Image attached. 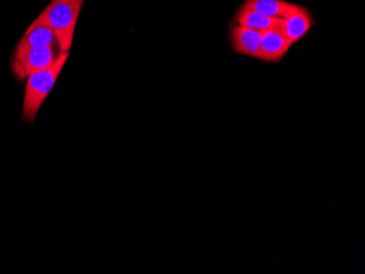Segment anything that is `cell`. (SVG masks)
<instances>
[{"mask_svg": "<svg viewBox=\"0 0 365 274\" xmlns=\"http://www.w3.org/2000/svg\"><path fill=\"white\" fill-rule=\"evenodd\" d=\"M86 0H52L32 24L48 26L54 31L59 51L69 52L76 24Z\"/></svg>", "mask_w": 365, "mask_h": 274, "instance_id": "cell-1", "label": "cell"}, {"mask_svg": "<svg viewBox=\"0 0 365 274\" xmlns=\"http://www.w3.org/2000/svg\"><path fill=\"white\" fill-rule=\"evenodd\" d=\"M68 56L69 52H61L53 66L36 71L26 78L22 120L26 122H34L41 106L54 88Z\"/></svg>", "mask_w": 365, "mask_h": 274, "instance_id": "cell-2", "label": "cell"}, {"mask_svg": "<svg viewBox=\"0 0 365 274\" xmlns=\"http://www.w3.org/2000/svg\"><path fill=\"white\" fill-rule=\"evenodd\" d=\"M59 54L53 47L16 46L12 59V71L19 79H26L29 75L42 69L53 66Z\"/></svg>", "mask_w": 365, "mask_h": 274, "instance_id": "cell-3", "label": "cell"}, {"mask_svg": "<svg viewBox=\"0 0 365 274\" xmlns=\"http://www.w3.org/2000/svg\"><path fill=\"white\" fill-rule=\"evenodd\" d=\"M292 45L279 28L262 31L258 59L268 63H281Z\"/></svg>", "mask_w": 365, "mask_h": 274, "instance_id": "cell-4", "label": "cell"}, {"mask_svg": "<svg viewBox=\"0 0 365 274\" xmlns=\"http://www.w3.org/2000/svg\"><path fill=\"white\" fill-rule=\"evenodd\" d=\"M260 38L262 32L254 28L240 26L237 24L230 26V43L235 54L242 56L259 58Z\"/></svg>", "mask_w": 365, "mask_h": 274, "instance_id": "cell-5", "label": "cell"}, {"mask_svg": "<svg viewBox=\"0 0 365 274\" xmlns=\"http://www.w3.org/2000/svg\"><path fill=\"white\" fill-rule=\"evenodd\" d=\"M314 24H315V21H314L313 16L309 10L299 5L289 14L288 17L281 20L279 28L294 45L295 43L307 36Z\"/></svg>", "mask_w": 365, "mask_h": 274, "instance_id": "cell-6", "label": "cell"}, {"mask_svg": "<svg viewBox=\"0 0 365 274\" xmlns=\"http://www.w3.org/2000/svg\"><path fill=\"white\" fill-rule=\"evenodd\" d=\"M281 20L262 16L259 12L242 5L235 10L233 23L245 28H254V30L267 31L279 28Z\"/></svg>", "mask_w": 365, "mask_h": 274, "instance_id": "cell-7", "label": "cell"}, {"mask_svg": "<svg viewBox=\"0 0 365 274\" xmlns=\"http://www.w3.org/2000/svg\"><path fill=\"white\" fill-rule=\"evenodd\" d=\"M242 5L259 12L266 17L284 20L297 7V4L286 0H244Z\"/></svg>", "mask_w": 365, "mask_h": 274, "instance_id": "cell-8", "label": "cell"}, {"mask_svg": "<svg viewBox=\"0 0 365 274\" xmlns=\"http://www.w3.org/2000/svg\"><path fill=\"white\" fill-rule=\"evenodd\" d=\"M58 46V41L54 31L48 26L31 24L16 46L22 47H53ZM59 47V46H58Z\"/></svg>", "mask_w": 365, "mask_h": 274, "instance_id": "cell-9", "label": "cell"}]
</instances>
